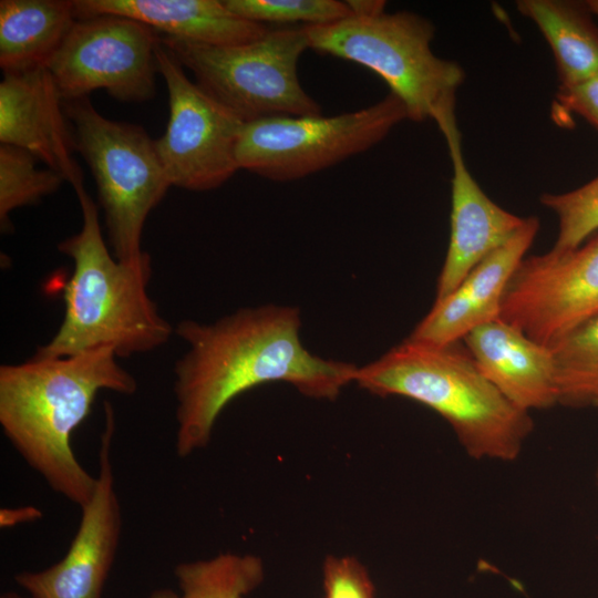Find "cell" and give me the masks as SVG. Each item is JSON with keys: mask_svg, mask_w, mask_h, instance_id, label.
Listing matches in <instances>:
<instances>
[{"mask_svg": "<svg viewBox=\"0 0 598 598\" xmlns=\"http://www.w3.org/2000/svg\"><path fill=\"white\" fill-rule=\"evenodd\" d=\"M300 327L298 308L276 305L241 308L210 323H177L175 333L187 346L174 367L179 457L207 446L223 410L259 384L282 381L332 401L354 382L358 367L312 354Z\"/></svg>", "mask_w": 598, "mask_h": 598, "instance_id": "6da1fadb", "label": "cell"}, {"mask_svg": "<svg viewBox=\"0 0 598 598\" xmlns=\"http://www.w3.org/2000/svg\"><path fill=\"white\" fill-rule=\"evenodd\" d=\"M111 347L66 357H37L0 367V425L25 463L55 493L85 506L96 476L78 461L71 435L87 417L97 393L133 394L135 378Z\"/></svg>", "mask_w": 598, "mask_h": 598, "instance_id": "7a4b0ae2", "label": "cell"}, {"mask_svg": "<svg viewBox=\"0 0 598 598\" xmlns=\"http://www.w3.org/2000/svg\"><path fill=\"white\" fill-rule=\"evenodd\" d=\"M354 382L379 396L414 400L441 415L475 460L515 461L534 422L511 402L457 341L444 346L405 339L358 367Z\"/></svg>", "mask_w": 598, "mask_h": 598, "instance_id": "3957f363", "label": "cell"}, {"mask_svg": "<svg viewBox=\"0 0 598 598\" xmlns=\"http://www.w3.org/2000/svg\"><path fill=\"white\" fill-rule=\"evenodd\" d=\"M74 190L82 227L58 245L73 261L63 295L64 317L34 355L58 358L111 347L117 357H130L159 348L174 329L147 292L151 258L117 260L103 239L95 203L84 185Z\"/></svg>", "mask_w": 598, "mask_h": 598, "instance_id": "277c9868", "label": "cell"}, {"mask_svg": "<svg viewBox=\"0 0 598 598\" xmlns=\"http://www.w3.org/2000/svg\"><path fill=\"white\" fill-rule=\"evenodd\" d=\"M309 49L348 60L381 76L404 104L408 120L437 125L455 114V93L465 79L454 61L432 51L433 23L408 11L349 16L305 25Z\"/></svg>", "mask_w": 598, "mask_h": 598, "instance_id": "5b68a950", "label": "cell"}, {"mask_svg": "<svg viewBox=\"0 0 598 598\" xmlns=\"http://www.w3.org/2000/svg\"><path fill=\"white\" fill-rule=\"evenodd\" d=\"M64 111L74 148L95 179L112 254L124 262L146 259L145 221L172 186L155 140L140 125L106 118L89 96L64 101Z\"/></svg>", "mask_w": 598, "mask_h": 598, "instance_id": "8992f818", "label": "cell"}, {"mask_svg": "<svg viewBox=\"0 0 598 598\" xmlns=\"http://www.w3.org/2000/svg\"><path fill=\"white\" fill-rule=\"evenodd\" d=\"M161 43L192 71L196 83L244 123L281 116H319L301 86L298 62L309 49L305 25L269 30L238 45L214 47L159 34Z\"/></svg>", "mask_w": 598, "mask_h": 598, "instance_id": "52a82bcc", "label": "cell"}, {"mask_svg": "<svg viewBox=\"0 0 598 598\" xmlns=\"http://www.w3.org/2000/svg\"><path fill=\"white\" fill-rule=\"evenodd\" d=\"M404 120V104L390 92L373 105L336 116L245 123L236 152L238 166L274 182L300 179L368 151Z\"/></svg>", "mask_w": 598, "mask_h": 598, "instance_id": "ba28073f", "label": "cell"}, {"mask_svg": "<svg viewBox=\"0 0 598 598\" xmlns=\"http://www.w3.org/2000/svg\"><path fill=\"white\" fill-rule=\"evenodd\" d=\"M158 73L168 91L169 116L155 147L172 186L215 189L237 171V145L245 123L192 82L179 61L161 43Z\"/></svg>", "mask_w": 598, "mask_h": 598, "instance_id": "9c48e42d", "label": "cell"}, {"mask_svg": "<svg viewBox=\"0 0 598 598\" xmlns=\"http://www.w3.org/2000/svg\"><path fill=\"white\" fill-rule=\"evenodd\" d=\"M159 34L123 16L78 19L48 69L64 101L104 89L120 102L156 94Z\"/></svg>", "mask_w": 598, "mask_h": 598, "instance_id": "30bf717a", "label": "cell"}, {"mask_svg": "<svg viewBox=\"0 0 598 598\" xmlns=\"http://www.w3.org/2000/svg\"><path fill=\"white\" fill-rule=\"evenodd\" d=\"M598 315V236L564 252L524 258L505 291L501 319L550 347Z\"/></svg>", "mask_w": 598, "mask_h": 598, "instance_id": "8fae6325", "label": "cell"}, {"mask_svg": "<svg viewBox=\"0 0 598 598\" xmlns=\"http://www.w3.org/2000/svg\"><path fill=\"white\" fill-rule=\"evenodd\" d=\"M104 410L95 489L90 502L81 507L79 528L66 554L45 569L21 571L13 577L30 598H102L122 532L111 457L115 415L109 401Z\"/></svg>", "mask_w": 598, "mask_h": 598, "instance_id": "7c38bea8", "label": "cell"}, {"mask_svg": "<svg viewBox=\"0 0 598 598\" xmlns=\"http://www.w3.org/2000/svg\"><path fill=\"white\" fill-rule=\"evenodd\" d=\"M437 126L445 137L453 169L450 241L435 297L441 300L481 261L511 239L526 217L495 204L473 178L464 161L455 114Z\"/></svg>", "mask_w": 598, "mask_h": 598, "instance_id": "4fadbf2b", "label": "cell"}, {"mask_svg": "<svg viewBox=\"0 0 598 598\" xmlns=\"http://www.w3.org/2000/svg\"><path fill=\"white\" fill-rule=\"evenodd\" d=\"M0 142L28 151L73 188L83 185L82 171L72 157L74 138L64 100L48 68L3 74Z\"/></svg>", "mask_w": 598, "mask_h": 598, "instance_id": "5bb4252c", "label": "cell"}, {"mask_svg": "<svg viewBox=\"0 0 598 598\" xmlns=\"http://www.w3.org/2000/svg\"><path fill=\"white\" fill-rule=\"evenodd\" d=\"M538 230V218L526 217L519 230L481 261L454 291L434 301L409 338L444 346L462 341L475 328L498 319L507 286Z\"/></svg>", "mask_w": 598, "mask_h": 598, "instance_id": "9a60e30c", "label": "cell"}, {"mask_svg": "<svg viewBox=\"0 0 598 598\" xmlns=\"http://www.w3.org/2000/svg\"><path fill=\"white\" fill-rule=\"evenodd\" d=\"M462 341L484 377L518 408L530 412L558 403L549 347L501 318L475 328Z\"/></svg>", "mask_w": 598, "mask_h": 598, "instance_id": "2e32d148", "label": "cell"}, {"mask_svg": "<svg viewBox=\"0 0 598 598\" xmlns=\"http://www.w3.org/2000/svg\"><path fill=\"white\" fill-rule=\"evenodd\" d=\"M76 19L101 14L137 20L166 35L193 43L230 47L255 41L269 29L234 13L218 0H74Z\"/></svg>", "mask_w": 598, "mask_h": 598, "instance_id": "e0dca14e", "label": "cell"}, {"mask_svg": "<svg viewBox=\"0 0 598 598\" xmlns=\"http://www.w3.org/2000/svg\"><path fill=\"white\" fill-rule=\"evenodd\" d=\"M76 20L74 0H1L3 74L48 68Z\"/></svg>", "mask_w": 598, "mask_h": 598, "instance_id": "ac0fdd59", "label": "cell"}, {"mask_svg": "<svg viewBox=\"0 0 598 598\" xmlns=\"http://www.w3.org/2000/svg\"><path fill=\"white\" fill-rule=\"evenodd\" d=\"M516 7L549 44L559 86H570L598 72V25L587 2L519 0Z\"/></svg>", "mask_w": 598, "mask_h": 598, "instance_id": "d6986e66", "label": "cell"}, {"mask_svg": "<svg viewBox=\"0 0 598 598\" xmlns=\"http://www.w3.org/2000/svg\"><path fill=\"white\" fill-rule=\"evenodd\" d=\"M174 575L179 591L156 589L148 598H244L261 585L265 567L255 555L223 553L179 563Z\"/></svg>", "mask_w": 598, "mask_h": 598, "instance_id": "ffe728a7", "label": "cell"}, {"mask_svg": "<svg viewBox=\"0 0 598 598\" xmlns=\"http://www.w3.org/2000/svg\"><path fill=\"white\" fill-rule=\"evenodd\" d=\"M557 370L558 403L587 405L598 391V315L549 347Z\"/></svg>", "mask_w": 598, "mask_h": 598, "instance_id": "44dd1931", "label": "cell"}, {"mask_svg": "<svg viewBox=\"0 0 598 598\" xmlns=\"http://www.w3.org/2000/svg\"><path fill=\"white\" fill-rule=\"evenodd\" d=\"M37 157L17 146H0V223L9 228V214L22 206L33 205L56 192L65 179L51 168L39 169Z\"/></svg>", "mask_w": 598, "mask_h": 598, "instance_id": "7402d4cb", "label": "cell"}, {"mask_svg": "<svg viewBox=\"0 0 598 598\" xmlns=\"http://www.w3.org/2000/svg\"><path fill=\"white\" fill-rule=\"evenodd\" d=\"M540 203L558 217V235L550 250H573L598 231V176L570 192L543 194Z\"/></svg>", "mask_w": 598, "mask_h": 598, "instance_id": "603a6c76", "label": "cell"}, {"mask_svg": "<svg viewBox=\"0 0 598 598\" xmlns=\"http://www.w3.org/2000/svg\"><path fill=\"white\" fill-rule=\"evenodd\" d=\"M234 13L261 23L323 25L351 16L346 1L337 0H224Z\"/></svg>", "mask_w": 598, "mask_h": 598, "instance_id": "cb8c5ba5", "label": "cell"}, {"mask_svg": "<svg viewBox=\"0 0 598 598\" xmlns=\"http://www.w3.org/2000/svg\"><path fill=\"white\" fill-rule=\"evenodd\" d=\"M323 598H375L364 566L352 556H328L322 567Z\"/></svg>", "mask_w": 598, "mask_h": 598, "instance_id": "d4e9b609", "label": "cell"}, {"mask_svg": "<svg viewBox=\"0 0 598 598\" xmlns=\"http://www.w3.org/2000/svg\"><path fill=\"white\" fill-rule=\"evenodd\" d=\"M558 104L586 118L598 130V72L570 86H559Z\"/></svg>", "mask_w": 598, "mask_h": 598, "instance_id": "484cf974", "label": "cell"}, {"mask_svg": "<svg viewBox=\"0 0 598 598\" xmlns=\"http://www.w3.org/2000/svg\"><path fill=\"white\" fill-rule=\"evenodd\" d=\"M42 517V512L33 505H23L20 507L1 508L0 526L2 528L13 527L19 524L32 523Z\"/></svg>", "mask_w": 598, "mask_h": 598, "instance_id": "4316f807", "label": "cell"}, {"mask_svg": "<svg viewBox=\"0 0 598 598\" xmlns=\"http://www.w3.org/2000/svg\"><path fill=\"white\" fill-rule=\"evenodd\" d=\"M352 16H373L385 11V1L382 0H350L346 1Z\"/></svg>", "mask_w": 598, "mask_h": 598, "instance_id": "83f0119b", "label": "cell"}, {"mask_svg": "<svg viewBox=\"0 0 598 598\" xmlns=\"http://www.w3.org/2000/svg\"><path fill=\"white\" fill-rule=\"evenodd\" d=\"M591 13L598 18V0H588L586 1Z\"/></svg>", "mask_w": 598, "mask_h": 598, "instance_id": "f1b7e54d", "label": "cell"}, {"mask_svg": "<svg viewBox=\"0 0 598 598\" xmlns=\"http://www.w3.org/2000/svg\"><path fill=\"white\" fill-rule=\"evenodd\" d=\"M0 598H25L17 592L8 591L1 595Z\"/></svg>", "mask_w": 598, "mask_h": 598, "instance_id": "f546056e", "label": "cell"}, {"mask_svg": "<svg viewBox=\"0 0 598 598\" xmlns=\"http://www.w3.org/2000/svg\"><path fill=\"white\" fill-rule=\"evenodd\" d=\"M590 405L598 406V391L594 394V396L590 400Z\"/></svg>", "mask_w": 598, "mask_h": 598, "instance_id": "4dcf8cb0", "label": "cell"}, {"mask_svg": "<svg viewBox=\"0 0 598 598\" xmlns=\"http://www.w3.org/2000/svg\"><path fill=\"white\" fill-rule=\"evenodd\" d=\"M597 483H598V470H597Z\"/></svg>", "mask_w": 598, "mask_h": 598, "instance_id": "1f68e13d", "label": "cell"}]
</instances>
